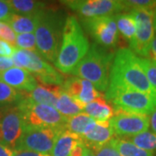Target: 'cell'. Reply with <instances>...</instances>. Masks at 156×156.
<instances>
[{
	"mask_svg": "<svg viewBox=\"0 0 156 156\" xmlns=\"http://www.w3.org/2000/svg\"><path fill=\"white\" fill-rule=\"evenodd\" d=\"M108 87L134 89L156 99V89L149 83L143 69L137 62V56L128 48L120 49L115 54Z\"/></svg>",
	"mask_w": 156,
	"mask_h": 156,
	"instance_id": "obj_1",
	"label": "cell"
},
{
	"mask_svg": "<svg viewBox=\"0 0 156 156\" xmlns=\"http://www.w3.org/2000/svg\"><path fill=\"white\" fill-rule=\"evenodd\" d=\"M89 43L82 25L74 16L66 17L59 53L54 62L64 74H72L89 50Z\"/></svg>",
	"mask_w": 156,
	"mask_h": 156,
	"instance_id": "obj_2",
	"label": "cell"
},
{
	"mask_svg": "<svg viewBox=\"0 0 156 156\" xmlns=\"http://www.w3.org/2000/svg\"><path fill=\"white\" fill-rule=\"evenodd\" d=\"M114 57V52L95 43L89 47L73 75L90 82L99 92L106 91Z\"/></svg>",
	"mask_w": 156,
	"mask_h": 156,
	"instance_id": "obj_3",
	"label": "cell"
},
{
	"mask_svg": "<svg viewBox=\"0 0 156 156\" xmlns=\"http://www.w3.org/2000/svg\"><path fill=\"white\" fill-rule=\"evenodd\" d=\"M66 17L57 11L47 10L42 12L35 30L39 56L46 61L55 62L61 46Z\"/></svg>",
	"mask_w": 156,
	"mask_h": 156,
	"instance_id": "obj_4",
	"label": "cell"
},
{
	"mask_svg": "<svg viewBox=\"0 0 156 156\" xmlns=\"http://www.w3.org/2000/svg\"><path fill=\"white\" fill-rule=\"evenodd\" d=\"M105 97L106 100L111 102L115 109L128 113L148 115L156 108V99L146 93L134 89L108 87Z\"/></svg>",
	"mask_w": 156,
	"mask_h": 156,
	"instance_id": "obj_5",
	"label": "cell"
},
{
	"mask_svg": "<svg viewBox=\"0 0 156 156\" xmlns=\"http://www.w3.org/2000/svg\"><path fill=\"white\" fill-rule=\"evenodd\" d=\"M17 105L22 113L24 126L66 128L68 118L53 107L37 103L25 95Z\"/></svg>",
	"mask_w": 156,
	"mask_h": 156,
	"instance_id": "obj_6",
	"label": "cell"
},
{
	"mask_svg": "<svg viewBox=\"0 0 156 156\" xmlns=\"http://www.w3.org/2000/svg\"><path fill=\"white\" fill-rule=\"evenodd\" d=\"M65 128L24 126L16 150H28L50 154L56 140Z\"/></svg>",
	"mask_w": 156,
	"mask_h": 156,
	"instance_id": "obj_7",
	"label": "cell"
},
{
	"mask_svg": "<svg viewBox=\"0 0 156 156\" xmlns=\"http://www.w3.org/2000/svg\"><path fill=\"white\" fill-rule=\"evenodd\" d=\"M129 12L133 15L136 23V32L133 40L129 43L130 50L136 56L147 58L151 44L154 38V10L134 9Z\"/></svg>",
	"mask_w": 156,
	"mask_h": 156,
	"instance_id": "obj_8",
	"label": "cell"
},
{
	"mask_svg": "<svg viewBox=\"0 0 156 156\" xmlns=\"http://www.w3.org/2000/svg\"><path fill=\"white\" fill-rule=\"evenodd\" d=\"M62 3L83 18L114 16L126 11L123 1L116 0H69Z\"/></svg>",
	"mask_w": 156,
	"mask_h": 156,
	"instance_id": "obj_9",
	"label": "cell"
},
{
	"mask_svg": "<svg viewBox=\"0 0 156 156\" xmlns=\"http://www.w3.org/2000/svg\"><path fill=\"white\" fill-rule=\"evenodd\" d=\"M24 129L23 115L17 105L0 109V144L14 150Z\"/></svg>",
	"mask_w": 156,
	"mask_h": 156,
	"instance_id": "obj_10",
	"label": "cell"
},
{
	"mask_svg": "<svg viewBox=\"0 0 156 156\" xmlns=\"http://www.w3.org/2000/svg\"><path fill=\"white\" fill-rule=\"evenodd\" d=\"M83 26L93 37L95 44L110 50L116 46L119 37L116 22L114 16L83 18Z\"/></svg>",
	"mask_w": 156,
	"mask_h": 156,
	"instance_id": "obj_11",
	"label": "cell"
},
{
	"mask_svg": "<svg viewBox=\"0 0 156 156\" xmlns=\"http://www.w3.org/2000/svg\"><path fill=\"white\" fill-rule=\"evenodd\" d=\"M109 125L115 136L125 138L147 131L150 127L149 116L115 109V115L109 120Z\"/></svg>",
	"mask_w": 156,
	"mask_h": 156,
	"instance_id": "obj_12",
	"label": "cell"
},
{
	"mask_svg": "<svg viewBox=\"0 0 156 156\" xmlns=\"http://www.w3.org/2000/svg\"><path fill=\"white\" fill-rule=\"evenodd\" d=\"M62 86L83 111L87 104L103 95L90 82L77 76L68 78Z\"/></svg>",
	"mask_w": 156,
	"mask_h": 156,
	"instance_id": "obj_13",
	"label": "cell"
},
{
	"mask_svg": "<svg viewBox=\"0 0 156 156\" xmlns=\"http://www.w3.org/2000/svg\"><path fill=\"white\" fill-rule=\"evenodd\" d=\"M29 60L25 69L32 73L34 77L38 80L39 83L48 85L63 84L65 79L61 73L52 67L48 62L44 61L39 54L32 51H29Z\"/></svg>",
	"mask_w": 156,
	"mask_h": 156,
	"instance_id": "obj_14",
	"label": "cell"
},
{
	"mask_svg": "<svg viewBox=\"0 0 156 156\" xmlns=\"http://www.w3.org/2000/svg\"><path fill=\"white\" fill-rule=\"evenodd\" d=\"M115 136L109 125V121H97L89 124L81 135L83 143L89 149H95L105 145Z\"/></svg>",
	"mask_w": 156,
	"mask_h": 156,
	"instance_id": "obj_15",
	"label": "cell"
},
{
	"mask_svg": "<svg viewBox=\"0 0 156 156\" xmlns=\"http://www.w3.org/2000/svg\"><path fill=\"white\" fill-rule=\"evenodd\" d=\"M0 80L16 90L25 91L26 93L31 92L37 86V79L31 73L17 67L0 72Z\"/></svg>",
	"mask_w": 156,
	"mask_h": 156,
	"instance_id": "obj_16",
	"label": "cell"
},
{
	"mask_svg": "<svg viewBox=\"0 0 156 156\" xmlns=\"http://www.w3.org/2000/svg\"><path fill=\"white\" fill-rule=\"evenodd\" d=\"M62 90L63 89L62 85H48L39 83L31 92L24 94L26 97L37 103L45 104L55 108L58 96Z\"/></svg>",
	"mask_w": 156,
	"mask_h": 156,
	"instance_id": "obj_17",
	"label": "cell"
},
{
	"mask_svg": "<svg viewBox=\"0 0 156 156\" xmlns=\"http://www.w3.org/2000/svg\"><path fill=\"white\" fill-rule=\"evenodd\" d=\"M83 111L97 121H109L115 115V108L108 103L104 95L95 98L93 101L87 104Z\"/></svg>",
	"mask_w": 156,
	"mask_h": 156,
	"instance_id": "obj_18",
	"label": "cell"
},
{
	"mask_svg": "<svg viewBox=\"0 0 156 156\" xmlns=\"http://www.w3.org/2000/svg\"><path fill=\"white\" fill-rule=\"evenodd\" d=\"M83 143L80 135L69 130H64L58 136L55 146L51 151V156H69L72 150Z\"/></svg>",
	"mask_w": 156,
	"mask_h": 156,
	"instance_id": "obj_19",
	"label": "cell"
},
{
	"mask_svg": "<svg viewBox=\"0 0 156 156\" xmlns=\"http://www.w3.org/2000/svg\"><path fill=\"white\" fill-rule=\"evenodd\" d=\"M41 14L42 12L33 16H23L13 13L6 23L15 33H34L37 27Z\"/></svg>",
	"mask_w": 156,
	"mask_h": 156,
	"instance_id": "obj_20",
	"label": "cell"
},
{
	"mask_svg": "<svg viewBox=\"0 0 156 156\" xmlns=\"http://www.w3.org/2000/svg\"><path fill=\"white\" fill-rule=\"evenodd\" d=\"M12 11L23 16H33L45 11L46 3L44 1L34 0H8Z\"/></svg>",
	"mask_w": 156,
	"mask_h": 156,
	"instance_id": "obj_21",
	"label": "cell"
},
{
	"mask_svg": "<svg viewBox=\"0 0 156 156\" xmlns=\"http://www.w3.org/2000/svg\"><path fill=\"white\" fill-rule=\"evenodd\" d=\"M109 143L122 156H154V152L143 150L132 142L117 136L110 140Z\"/></svg>",
	"mask_w": 156,
	"mask_h": 156,
	"instance_id": "obj_22",
	"label": "cell"
},
{
	"mask_svg": "<svg viewBox=\"0 0 156 156\" xmlns=\"http://www.w3.org/2000/svg\"><path fill=\"white\" fill-rule=\"evenodd\" d=\"M118 31L124 38L130 43L134 38L136 32V23L133 15L130 12L119 13L115 15Z\"/></svg>",
	"mask_w": 156,
	"mask_h": 156,
	"instance_id": "obj_23",
	"label": "cell"
},
{
	"mask_svg": "<svg viewBox=\"0 0 156 156\" xmlns=\"http://www.w3.org/2000/svg\"><path fill=\"white\" fill-rule=\"evenodd\" d=\"M56 110L60 112L63 116L71 117L82 113V109L77 106L72 98L64 91V89L60 93L58 96L57 102L55 107Z\"/></svg>",
	"mask_w": 156,
	"mask_h": 156,
	"instance_id": "obj_24",
	"label": "cell"
},
{
	"mask_svg": "<svg viewBox=\"0 0 156 156\" xmlns=\"http://www.w3.org/2000/svg\"><path fill=\"white\" fill-rule=\"evenodd\" d=\"M132 142L138 147L149 152L156 151V134L150 130L140 133L135 135L122 138Z\"/></svg>",
	"mask_w": 156,
	"mask_h": 156,
	"instance_id": "obj_25",
	"label": "cell"
},
{
	"mask_svg": "<svg viewBox=\"0 0 156 156\" xmlns=\"http://www.w3.org/2000/svg\"><path fill=\"white\" fill-rule=\"evenodd\" d=\"M95 120L88 115L86 113L82 112L76 115L69 117L66 123V130H69L74 134L82 135L89 124L93 122Z\"/></svg>",
	"mask_w": 156,
	"mask_h": 156,
	"instance_id": "obj_26",
	"label": "cell"
},
{
	"mask_svg": "<svg viewBox=\"0 0 156 156\" xmlns=\"http://www.w3.org/2000/svg\"><path fill=\"white\" fill-rule=\"evenodd\" d=\"M22 92L11 88L0 80V107H9L17 104L23 98Z\"/></svg>",
	"mask_w": 156,
	"mask_h": 156,
	"instance_id": "obj_27",
	"label": "cell"
},
{
	"mask_svg": "<svg viewBox=\"0 0 156 156\" xmlns=\"http://www.w3.org/2000/svg\"><path fill=\"white\" fill-rule=\"evenodd\" d=\"M16 47L17 49L29 50V51H32L38 54L35 33L17 34L16 35Z\"/></svg>",
	"mask_w": 156,
	"mask_h": 156,
	"instance_id": "obj_28",
	"label": "cell"
},
{
	"mask_svg": "<svg viewBox=\"0 0 156 156\" xmlns=\"http://www.w3.org/2000/svg\"><path fill=\"white\" fill-rule=\"evenodd\" d=\"M137 62L143 69L149 83L156 89V62L137 56Z\"/></svg>",
	"mask_w": 156,
	"mask_h": 156,
	"instance_id": "obj_29",
	"label": "cell"
},
{
	"mask_svg": "<svg viewBox=\"0 0 156 156\" xmlns=\"http://www.w3.org/2000/svg\"><path fill=\"white\" fill-rule=\"evenodd\" d=\"M126 7V11H131L134 9H144V10H155V0H127L123 1Z\"/></svg>",
	"mask_w": 156,
	"mask_h": 156,
	"instance_id": "obj_30",
	"label": "cell"
},
{
	"mask_svg": "<svg viewBox=\"0 0 156 156\" xmlns=\"http://www.w3.org/2000/svg\"><path fill=\"white\" fill-rule=\"evenodd\" d=\"M0 38L16 47V33L5 22H0Z\"/></svg>",
	"mask_w": 156,
	"mask_h": 156,
	"instance_id": "obj_31",
	"label": "cell"
},
{
	"mask_svg": "<svg viewBox=\"0 0 156 156\" xmlns=\"http://www.w3.org/2000/svg\"><path fill=\"white\" fill-rule=\"evenodd\" d=\"M92 152L95 156H122L113 146L110 145L109 142L97 148L92 149Z\"/></svg>",
	"mask_w": 156,
	"mask_h": 156,
	"instance_id": "obj_32",
	"label": "cell"
},
{
	"mask_svg": "<svg viewBox=\"0 0 156 156\" xmlns=\"http://www.w3.org/2000/svg\"><path fill=\"white\" fill-rule=\"evenodd\" d=\"M14 12L12 11L7 1L0 0V22H7V20L11 17Z\"/></svg>",
	"mask_w": 156,
	"mask_h": 156,
	"instance_id": "obj_33",
	"label": "cell"
},
{
	"mask_svg": "<svg viewBox=\"0 0 156 156\" xmlns=\"http://www.w3.org/2000/svg\"><path fill=\"white\" fill-rule=\"evenodd\" d=\"M16 49H17L16 47L12 46L5 40L0 38V56L11 57Z\"/></svg>",
	"mask_w": 156,
	"mask_h": 156,
	"instance_id": "obj_34",
	"label": "cell"
},
{
	"mask_svg": "<svg viewBox=\"0 0 156 156\" xmlns=\"http://www.w3.org/2000/svg\"><path fill=\"white\" fill-rule=\"evenodd\" d=\"M13 66H14V63L11 57L0 56V72L5 71Z\"/></svg>",
	"mask_w": 156,
	"mask_h": 156,
	"instance_id": "obj_35",
	"label": "cell"
},
{
	"mask_svg": "<svg viewBox=\"0 0 156 156\" xmlns=\"http://www.w3.org/2000/svg\"><path fill=\"white\" fill-rule=\"evenodd\" d=\"M12 156H51L50 154H41V153H37V152H32V151L28 150H13V154Z\"/></svg>",
	"mask_w": 156,
	"mask_h": 156,
	"instance_id": "obj_36",
	"label": "cell"
},
{
	"mask_svg": "<svg viewBox=\"0 0 156 156\" xmlns=\"http://www.w3.org/2000/svg\"><path fill=\"white\" fill-rule=\"evenodd\" d=\"M147 58L150 59V60L156 62V36H154V38L152 44H151L150 50H149V53H148Z\"/></svg>",
	"mask_w": 156,
	"mask_h": 156,
	"instance_id": "obj_37",
	"label": "cell"
},
{
	"mask_svg": "<svg viewBox=\"0 0 156 156\" xmlns=\"http://www.w3.org/2000/svg\"><path fill=\"white\" fill-rule=\"evenodd\" d=\"M149 124H150L151 131L156 134V108L149 117Z\"/></svg>",
	"mask_w": 156,
	"mask_h": 156,
	"instance_id": "obj_38",
	"label": "cell"
},
{
	"mask_svg": "<svg viewBox=\"0 0 156 156\" xmlns=\"http://www.w3.org/2000/svg\"><path fill=\"white\" fill-rule=\"evenodd\" d=\"M13 150L5 145L0 144V156H12Z\"/></svg>",
	"mask_w": 156,
	"mask_h": 156,
	"instance_id": "obj_39",
	"label": "cell"
},
{
	"mask_svg": "<svg viewBox=\"0 0 156 156\" xmlns=\"http://www.w3.org/2000/svg\"><path fill=\"white\" fill-rule=\"evenodd\" d=\"M83 149L84 145L83 143H82V144H80V145L76 146V147L73 149L69 156H83Z\"/></svg>",
	"mask_w": 156,
	"mask_h": 156,
	"instance_id": "obj_40",
	"label": "cell"
},
{
	"mask_svg": "<svg viewBox=\"0 0 156 156\" xmlns=\"http://www.w3.org/2000/svg\"><path fill=\"white\" fill-rule=\"evenodd\" d=\"M83 156H95L94 153L92 152L91 149H89V147H85L84 146V149H83Z\"/></svg>",
	"mask_w": 156,
	"mask_h": 156,
	"instance_id": "obj_41",
	"label": "cell"
},
{
	"mask_svg": "<svg viewBox=\"0 0 156 156\" xmlns=\"http://www.w3.org/2000/svg\"><path fill=\"white\" fill-rule=\"evenodd\" d=\"M154 30L156 31V9L154 10Z\"/></svg>",
	"mask_w": 156,
	"mask_h": 156,
	"instance_id": "obj_42",
	"label": "cell"
}]
</instances>
